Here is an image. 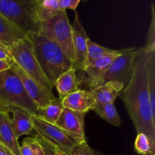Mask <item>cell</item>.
Returning a JSON list of instances; mask_svg holds the SVG:
<instances>
[{"instance_id": "1", "label": "cell", "mask_w": 155, "mask_h": 155, "mask_svg": "<svg viewBox=\"0 0 155 155\" xmlns=\"http://www.w3.org/2000/svg\"><path fill=\"white\" fill-rule=\"evenodd\" d=\"M149 51L138 48L132 78L119 96L128 111L137 133H145L155 148V119L152 115L148 90Z\"/></svg>"}, {"instance_id": "2", "label": "cell", "mask_w": 155, "mask_h": 155, "mask_svg": "<svg viewBox=\"0 0 155 155\" xmlns=\"http://www.w3.org/2000/svg\"><path fill=\"white\" fill-rule=\"evenodd\" d=\"M32 42L37 61L52 87L57 79L66 71L72 69V62L60 47L41 33L27 35Z\"/></svg>"}, {"instance_id": "3", "label": "cell", "mask_w": 155, "mask_h": 155, "mask_svg": "<svg viewBox=\"0 0 155 155\" xmlns=\"http://www.w3.org/2000/svg\"><path fill=\"white\" fill-rule=\"evenodd\" d=\"M0 15L8 20L26 36L40 33L36 0H0Z\"/></svg>"}, {"instance_id": "4", "label": "cell", "mask_w": 155, "mask_h": 155, "mask_svg": "<svg viewBox=\"0 0 155 155\" xmlns=\"http://www.w3.org/2000/svg\"><path fill=\"white\" fill-rule=\"evenodd\" d=\"M0 102L5 106H15L38 116L40 107L30 98L18 76L12 68L0 73Z\"/></svg>"}, {"instance_id": "5", "label": "cell", "mask_w": 155, "mask_h": 155, "mask_svg": "<svg viewBox=\"0 0 155 155\" xmlns=\"http://www.w3.org/2000/svg\"><path fill=\"white\" fill-rule=\"evenodd\" d=\"M12 59L29 77L47 91L52 92V86L44 75L37 61L32 42L27 37L8 48Z\"/></svg>"}, {"instance_id": "6", "label": "cell", "mask_w": 155, "mask_h": 155, "mask_svg": "<svg viewBox=\"0 0 155 155\" xmlns=\"http://www.w3.org/2000/svg\"><path fill=\"white\" fill-rule=\"evenodd\" d=\"M39 33L55 42L74 64L75 54L73 42L72 25L70 24L66 11L48 21L41 23Z\"/></svg>"}, {"instance_id": "7", "label": "cell", "mask_w": 155, "mask_h": 155, "mask_svg": "<svg viewBox=\"0 0 155 155\" xmlns=\"http://www.w3.org/2000/svg\"><path fill=\"white\" fill-rule=\"evenodd\" d=\"M33 129L36 136L50 145L55 147L58 150L64 153L71 154L76 142L73 141L63 130L55 124H51L42 120L40 118L32 115Z\"/></svg>"}, {"instance_id": "8", "label": "cell", "mask_w": 155, "mask_h": 155, "mask_svg": "<svg viewBox=\"0 0 155 155\" xmlns=\"http://www.w3.org/2000/svg\"><path fill=\"white\" fill-rule=\"evenodd\" d=\"M138 48H124L120 55L117 57L108 67L103 76L101 84L111 81H117L127 87L132 78L134 68V59Z\"/></svg>"}, {"instance_id": "9", "label": "cell", "mask_w": 155, "mask_h": 155, "mask_svg": "<svg viewBox=\"0 0 155 155\" xmlns=\"http://www.w3.org/2000/svg\"><path fill=\"white\" fill-rule=\"evenodd\" d=\"M86 114L64 108L55 125L77 144L86 142L85 116Z\"/></svg>"}, {"instance_id": "10", "label": "cell", "mask_w": 155, "mask_h": 155, "mask_svg": "<svg viewBox=\"0 0 155 155\" xmlns=\"http://www.w3.org/2000/svg\"><path fill=\"white\" fill-rule=\"evenodd\" d=\"M123 51L124 49H121L120 52L117 54H108L88 65L83 71H81L82 73L80 75V78H77L79 81V87L83 86L92 89L101 86L104 73L113 61L120 55Z\"/></svg>"}, {"instance_id": "11", "label": "cell", "mask_w": 155, "mask_h": 155, "mask_svg": "<svg viewBox=\"0 0 155 155\" xmlns=\"http://www.w3.org/2000/svg\"><path fill=\"white\" fill-rule=\"evenodd\" d=\"M11 68L18 76L26 92H27L30 98L39 107H45L56 98L54 97L53 92H48L43 87L39 86L35 80L29 77L19 66H18L15 63V61Z\"/></svg>"}, {"instance_id": "12", "label": "cell", "mask_w": 155, "mask_h": 155, "mask_svg": "<svg viewBox=\"0 0 155 155\" xmlns=\"http://www.w3.org/2000/svg\"><path fill=\"white\" fill-rule=\"evenodd\" d=\"M72 30L73 42L75 54V62L73 68L75 71H83L84 69L85 63L87 58V42L89 38L85 31L77 12L75 14V18L72 25Z\"/></svg>"}, {"instance_id": "13", "label": "cell", "mask_w": 155, "mask_h": 155, "mask_svg": "<svg viewBox=\"0 0 155 155\" xmlns=\"http://www.w3.org/2000/svg\"><path fill=\"white\" fill-rule=\"evenodd\" d=\"M62 104L65 108L86 114L93 110L95 103L90 90L77 89L64 98Z\"/></svg>"}, {"instance_id": "14", "label": "cell", "mask_w": 155, "mask_h": 155, "mask_svg": "<svg viewBox=\"0 0 155 155\" xmlns=\"http://www.w3.org/2000/svg\"><path fill=\"white\" fill-rule=\"evenodd\" d=\"M8 114H12L11 124L17 139L24 135H30L33 132V122L29 112L15 106H6Z\"/></svg>"}, {"instance_id": "15", "label": "cell", "mask_w": 155, "mask_h": 155, "mask_svg": "<svg viewBox=\"0 0 155 155\" xmlns=\"http://www.w3.org/2000/svg\"><path fill=\"white\" fill-rule=\"evenodd\" d=\"M124 89V86L121 83L111 81L89 90L92 92L95 104L101 105L114 102Z\"/></svg>"}, {"instance_id": "16", "label": "cell", "mask_w": 155, "mask_h": 155, "mask_svg": "<svg viewBox=\"0 0 155 155\" xmlns=\"http://www.w3.org/2000/svg\"><path fill=\"white\" fill-rule=\"evenodd\" d=\"M0 138L1 145L15 155H20V145L11 124L9 114L0 113Z\"/></svg>"}, {"instance_id": "17", "label": "cell", "mask_w": 155, "mask_h": 155, "mask_svg": "<svg viewBox=\"0 0 155 155\" xmlns=\"http://www.w3.org/2000/svg\"><path fill=\"white\" fill-rule=\"evenodd\" d=\"M26 37L8 20L0 15V45L8 48Z\"/></svg>"}, {"instance_id": "18", "label": "cell", "mask_w": 155, "mask_h": 155, "mask_svg": "<svg viewBox=\"0 0 155 155\" xmlns=\"http://www.w3.org/2000/svg\"><path fill=\"white\" fill-rule=\"evenodd\" d=\"M54 86L57 89L58 98L61 99L79 89V81L76 76L75 70L72 68L62 74L57 79Z\"/></svg>"}, {"instance_id": "19", "label": "cell", "mask_w": 155, "mask_h": 155, "mask_svg": "<svg viewBox=\"0 0 155 155\" xmlns=\"http://www.w3.org/2000/svg\"><path fill=\"white\" fill-rule=\"evenodd\" d=\"M64 11L59 7L58 0H36V13L40 23L48 21Z\"/></svg>"}, {"instance_id": "20", "label": "cell", "mask_w": 155, "mask_h": 155, "mask_svg": "<svg viewBox=\"0 0 155 155\" xmlns=\"http://www.w3.org/2000/svg\"><path fill=\"white\" fill-rule=\"evenodd\" d=\"M64 108L62 99L55 98L48 105L39 108L37 117L51 124H55Z\"/></svg>"}, {"instance_id": "21", "label": "cell", "mask_w": 155, "mask_h": 155, "mask_svg": "<svg viewBox=\"0 0 155 155\" xmlns=\"http://www.w3.org/2000/svg\"><path fill=\"white\" fill-rule=\"evenodd\" d=\"M120 50H114L101 46V45H99L95 42H92L89 39L87 42V58H86V63H85L84 69L88 65L92 64L95 61L98 60L103 57H105L108 54H117V53L120 52Z\"/></svg>"}, {"instance_id": "22", "label": "cell", "mask_w": 155, "mask_h": 155, "mask_svg": "<svg viewBox=\"0 0 155 155\" xmlns=\"http://www.w3.org/2000/svg\"><path fill=\"white\" fill-rule=\"evenodd\" d=\"M92 110L98 114L101 118L109 124L117 127H120L121 120L115 107L114 103H109L106 104H95Z\"/></svg>"}, {"instance_id": "23", "label": "cell", "mask_w": 155, "mask_h": 155, "mask_svg": "<svg viewBox=\"0 0 155 155\" xmlns=\"http://www.w3.org/2000/svg\"><path fill=\"white\" fill-rule=\"evenodd\" d=\"M148 90L152 115L155 119V51L150 52L148 72Z\"/></svg>"}, {"instance_id": "24", "label": "cell", "mask_w": 155, "mask_h": 155, "mask_svg": "<svg viewBox=\"0 0 155 155\" xmlns=\"http://www.w3.org/2000/svg\"><path fill=\"white\" fill-rule=\"evenodd\" d=\"M136 152L142 155H155V148L151 145L149 139L145 133H138L134 144Z\"/></svg>"}, {"instance_id": "25", "label": "cell", "mask_w": 155, "mask_h": 155, "mask_svg": "<svg viewBox=\"0 0 155 155\" xmlns=\"http://www.w3.org/2000/svg\"><path fill=\"white\" fill-rule=\"evenodd\" d=\"M149 51H155V6L151 4V20L147 35L146 43L144 45Z\"/></svg>"}, {"instance_id": "26", "label": "cell", "mask_w": 155, "mask_h": 155, "mask_svg": "<svg viewBox=\"0 0 155 155\" xmlns=\"http://www.w3.org/2000/svg\"><path fill=\"white\" fill-rule=\"evenodd\" d=\"M71 155H103L101 152L91 148L86 142L76 144L71 152Z\"/></svg>"}, {"instance_id": "27", "label": "cell", "mask_w": 155, "mask_h": 155, "mask_svg": "<svg viewBox=\"0 0 155 155\" xmlns=\"http://www.w3.org/2000/svg\"><path fill=\"white\" fill-rule=\"evenodd\" d=\"M59 7L61 10L66 11V9H72L76 11L77 6L80 3V0H58Z\"/></svg>"}, {"instance_id": "28", "label": "cell", "mask_w": 155, "mask_h": 155, "mask_svg": "<svg viewBox=\"0 0 155 155\" xmlns=\"http://www.w3.org/2000/svg\"><path fill=\"white\" fill-rule=\"evenodd\" d=\"M36 137V139H37V140L39 141V144L41 145V146H42V149H43V151H44V154L45 155H56V152H57V148H55L54 146H53V145H50V144H48V142H45V141H43L42 139H41L40 138L38 137L37 136H35Z\"/></svg>"}, {"instance_id": "29", "label": "cell", "mask_w": 155, "mask_h": 155, "mask_svg": "<svg viewBox=\"0 0 155 155\" xmlns=\"http://www.w3.org/2000/svg\"><path fill=\"white\" fill-rule=\"evenodd\" d=\"M29 140H30V145L33 150V155H45L43 149L36 136H34V138L29 137Z\"/></svg>"}, {"instance_id": "30", "label": "cell", "mask_w": 155, "mask_h": 155, "mask_svg": "<svg viewBox=\"0 0 155 155\" xmlns=\"http://www.w3.org/2000/svg\"><path fill=\"white\" fill-rule=\"evenodd\" d=\"M20 155H33V150L30 145L29 137L25 138L20 146Z\"/></svg>"}, {"instance_id": "31", "label": "cell", "mask_w": 155, "mask_h": 155, "mask_svg": "<svg viewBox=\"0 0 155 155\" xmlns=\"http://www.w3.org/2000/svg\"><path fill=\"white\" fill-rule=\"evenodd\" d=\"M0 60L13 61L7 48L0 45Z\"/></svg>"}, {"instance_id": "32", "label": "cell", "mask_w": 155, "mask_h": 155, "mask_svg": "<svg viewBox=\"0 0 155 155\" xmlns=\"http://www.w3.org/2000/svg\"><path fill=\"white\" fill-rule=\"evenodd\" d=\"M13 63L14 61L0 60V73L10 69L12 68Z\"/></svg>"}, {"instance_id": "33", "label": "cell", "mask_w": 155, "mask_h": 155, "mask_svg": "<svg viewBox=\"0 0 155 155\" xmlns=\"http://www.w3.org/2000/svg\"><path fill=\"white\" fill-rule=\"evenodd\" d=\"M0 113H8V114L6 106L3 105L1 102H0Z\"/></svg>"}, {"instance_id": "34", "label": "cell", "mask_w": 155, "mask_h": 155, "mask_svg": "<svg viewBox=\"0 0 155 155\" xmlns=\"http://www.w3.org/2000/svg\"><path fill=\"white\" fill-rule=\"evenodd\" d=\"M0 155H7V153H6L5 148L2 145L0 144Z\"/></svg>"}, {"instance_id": "35", "label": "cell", "mask_w": 155, "mask_h": 155, "mask_svg": "<svg viewBox=\"0 0 155 155\" xmlns=\"http://www.w3.org/2000/svg\"><path fill=\"white\" fill-rule=\"evenodd\" d=\"M56 155H71V154H68V153H64L63 151H61L57 149V152H56Z\"/></svg>"}, {"instance_id": "36", "label": "cell", "mask_w": 155, "mask_h": 155, "mask_svg": "<svg viewBox=\"0 0 155 155\" xmlns=\"http://www.w3.org/2000/svg\"><path fill=\"white\" fill-rule=\"evenodd\" d=\"M5 151H6V153H7V155H15L13 154L12 152H11L10 151H9L8 149H7V148H5Z\"/></svg>"}, {"instance_id": "37", "label": "cell", "mask_w": 155, "mask_h": 155, "mask_svg": "<svg viewBox=\"0 0 155 155\" xmlns=\"http://www.w3.org/2000/svg\"><path fill=\"white\" fill-rule=\"evenodd\" d=\"M0 143H1V138H0Z\"/></svg>"}]
</instances>
